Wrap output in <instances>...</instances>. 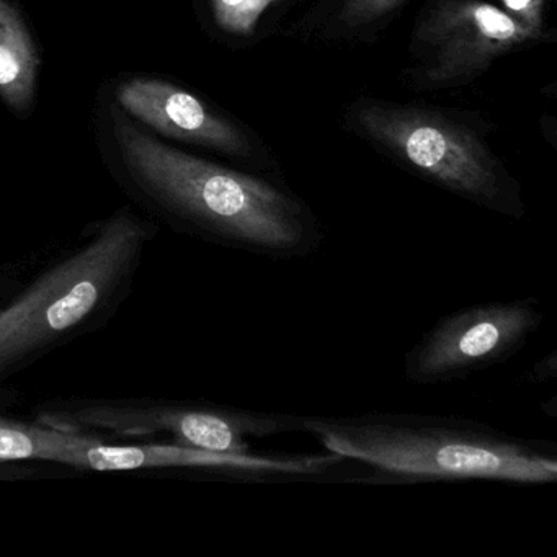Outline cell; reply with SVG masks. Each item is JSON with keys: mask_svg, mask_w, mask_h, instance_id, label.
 <instances>
[{"mask_svg": "<svg viewBox=\"0 0 557 557\" xmlns=\"http://www.w3.org/2000/svg\"><path fill=\"white\" fill-rule=\"evenodd\" d=\"M113 132L133 184L178 230L270 260L306 259L321 247L318 221L288 191L156 141L116 112Z\"/></svg>", "mask_w": 557, "mask_h": 557, "instance_id": "1", "label": "cell"}, {"mask_svg": "<svg viewBox=\"0 0 557 557\" xmlns=\"http://www.w3.org/2000/svg\"><path fill=\"white\" fill-rule=\"evenodd\" d=\"M299 433L325 451L371 469L370 484L492 481L547 485L557 481V446L465 417L371 412L299 416Z\"/></svg>", "mask_w": 557, "mask_h": 557, "instance_id": "2", "label": "cell"}, {"mask_svg": "<svg viewBox=\"0 0 557 557\" xmlns=\"http://www.w3.org/2000/svg\"><path fill=\"white\" fill-rule=\"evenodd\" d=\"M156 227L120 210L0 309V383L106 327L132 295Z\"/></svg>", "mask_w": 557, "mask_h": 557, "instance_id": "3", "label": "cell"}, {"mask_svg": "<svg viewBox=\"0 0 557 557\" xmlns=\"http://www.w3.org/2000/svg\"><path fill=\"white\" fill-rule=\"evenodd\" d=\"M37 422L67 432L106 430L122 436H171L175 445L253 458L250 442L299 433L298 413L260 412L191 400H48Z\"/></svg>", "mask_w": 557, "mask_h": 557, "instance_id": "4", "label": "cell"}, {"mask_svg": "<svg viewBox=\"0 0 557 557\" xmlns=\"http://www.w3.org/2000/svg\"><path fill=\"white\" fill-rule=\"evenodd\" d=\"M357 123L440 187L508 216L523 213L494 158L469 129L435 113L380 103L360 107Z\"/></svg>", "mask_w": 557, "mask_h": 557, "instance_id": "5", "label": "cell"}, {"mask_svg": "<svg viewBox=\"0 0 557 557\" xmlns=\"http://www.w3.org/2000/svg\"><path fill=\"white\" fill-rule=\"evenodd\" d=\"M544 318L533 296L449 312L407 351L404 377L417 386H436L507 363L527 347Z\"/></svg>", "mask_w": 557, "mask_h": 557, "instance_id": "6", "label": "cell"}, {"mask_svg": "<svg viewBox=\"0 0 557 557\" xmlns=\"http://www.w3.org/2000/svg\"><path fill=\"white\" fill-rule=\"evenodd\" d=\"M543 35L482 0H445L417 34L420 79L429 86L465 83L495 58Z\"/></svg>", "mask_w": 557, "mask_h": 557, "instance_id": "7", "label": "cell"}, {"mask_svg": "<svg viewBox=\"0 0 557 557\" xmlns=\"http://www.w3.org/2000/svg\"><path fill=\"white\" fill-rule=\"evenodd\" d=\"M54 429V426H53ZM48 462L92 469V471H136L158 468H207L239 472L250 478L259 475H299L305 471L302 456L288 458H240L203 451L175 443H136L112 445L87 433L54 429Z\"/></svg>", "mask_w": 557, "mask_h": 557, "instance_id": "8", "label": "cell"}, {"mask_svg": "<svg viewBox=\"0 0 557 557\" xmlns=\"http://www.w3.org/2000/svg\"><path fill=\"white\" fill-rule=\"evenodd\" d=\"M122 109L141 120L161 135L181 141L218 149L226 154L247 158V136L187 90L158 79H136L123 84L116 94Z\"/></svg>", "mask_w": 557, "mask_h": 557, "instance_id": "9", "label": "cell"}, {"mask_svg": "<svg viewBox=\"0 0 557 557\" xmlns=\"http://www.w3.org/2000/svg\"><path fill=\"white\" fill-rule=\"evenodd\" d=\"M37 48L18 12L0 0V99L24 112L34 99L37 84Z\"/></svg>", "mask_w": 557, "mask_h": 557, "instance_id": "10", "label": "cell"}, {"mask_svg": "<svg viewBox=\"0 0 557 557\" xmlns=\"http://www.w3.org/2000/svg\"><path fill=\"white\" fill-rule=\"evenodd\" d=\"M53 429L44 423L18 422L0 417V465L47 461Z\"/></svg>", "mask_w": 557, "mask_h": 557, "instance_id": "11", "label": "cell"}, {"mask_svg": "<svg viewBox=\"0 0 557 557\" xmlns=\"http://www.w3.org/2000/svg\"><path fill=\"white\" fill-rule=\"evenodd\" d=\"M275 0H214V14L224 30L246 35L256 28L267 8Z\"/></svg>", "mask_w": 557, "mask_h": 557, "instance_id": "12", "label": "cell"}, {"mask_svg": "<svg viewBox=\"0 0 557 557\" xmlns=\"http://www.w3.org/2000/svg\"><path fill=\"white\" fill-rule=\"evenodd\" d=\"M406 0H344L341 8L342 24L348 28L363 27L386 17L399 9Z\"/></svg>", "mask_w": 557, "mask_h": 557, "instance_id": "13", "label": "cell"}, {"mask_svg": "<svg viewBox=\"0 0 557 557\" xmlns=\"http://www.w3.org/2000/svg\"><path fill=\"white\" fill-rule=\"evenodd\" d=\"M500 2L511 18L543 35L544 0H500Z\"/></svg>", "mask_w": 557, "mask_h": 557, "instance_id": "14", "label": "cell"}, {"mask_svg": "<svg viewBox=\"0 0 557 557\" xmlns=\"http://www.w3.org/2000/svg\"><path fill=\"white\" fill-rule=\"evenodd\" d=\"M553 358H556V351H553V354L549 355V357L546 358V360H541L540 363L536 364V367L533 368V371H531V374H533V377H536L537 381H544L549 377V380H553V377H556V374L549 373V371H546V364L549 363Z\"/></svg>", "mask_w": 557, "mask_h": 557, "instance_id": "15", "label": "cell"}]
</instances>
